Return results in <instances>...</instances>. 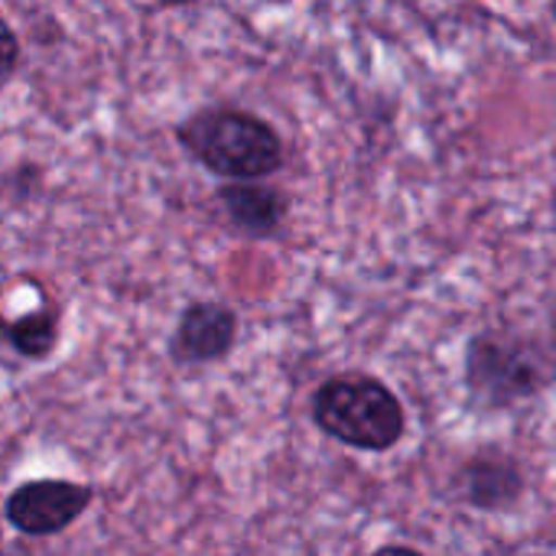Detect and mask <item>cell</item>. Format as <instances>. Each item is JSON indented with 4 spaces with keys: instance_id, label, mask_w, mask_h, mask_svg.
Here are the masks:
<instances>
[{
    "instance_id": "obj_3",
    "label": "cell",
    "mask_w": 556,
    "mask_h": 556,
    "mask_svg": "<svg viewBox=\"0 0 556 556\" xmlns=\"http://www.w3.org/2000/svg\"><path fill=\"white\" fill-rule=\"evenodd\" d=\"M466 371L472 391L489 404L528 397L544 384V365L538 362V355L498 336H482L469 345Z\"/></svg>"
},
{
    "instance_id": "obj_4",
    "label": "cell",
    "mask_w": 556,
    "mask_h": 556,
    "mask_svg": "<svg viewBox=\"0 0 556 556\" xmlns=\"http://www.w3.org/2000/svg\"><path fill=\"white\" fill-rule=\"evenodd\" d=\"M91 505V489L65 479H39L20 485L7 498V521L26 538L62 534Z\"/></svg>"
},
{
    "instance_id": "obj_8",
    "label": "cell",
    "mask_w": 556,
    "mask_h": 556,
    "mask_svg": "<svg viewBox=\"0 0 556 556\" xmlns=\"http://www.w3.org/2000/svg\"><path fill=\"white\" fill-rule=\"evenodd\" d=\"M7 342L23 355V358H46L55 342H59V319L49 306H39L33 313L16 316L7 326Z\"/></svg>"
},
{
    "instance_id": "obj_1",
    "label": "cell",
    "mask_w": 556,
    "mask_h": 556,
    "mask_svg": "<svg viewBox=\"0 0 556 556\" xmlns=\"http://www.w3.org/2000/svg\"><path fill=\"white\" fill-rule=\"evenodd\" d=\"M176 137L205 169L228 179H264L283 166L277 130L248 111H195L176 127Z\"/></svg>"
},
{
    "instance_id": "obj_12",
    "label": "cell",
    "mask_w": 556,
    "mask_h": 556,
    "mask_svg": "<svg viewBox=\"0 0 556 556\" xmlns=\"http://www.w3.org/2000/svg\"><path fill=\"white\" fill-rule=\"evenodd\" d=\"M554 16H556V0H554Z\"/></svg>"
},
{
    "instance_id": "obj_11",
    "label": "cell",
    "mask_w": 556,
    "mask_h": 556,
    "mask_svg": "<svg viewBox=\"0 0 556 556\" xmlns=\"http://www.w3.org/2000/svg\"><path fill=\"white\" fill-rule=\"evenodd\" d=\"M270 3H283V0H270Z\"/></svg>"
},
{
    "instance_id": "obj_2",
    "label": "cell",
    "mask_w": 556,
    "mask_h": 556,
    "mask_svg": "<svg viewBox=\"0 0 556 556\" xmlns=\"http://www.w3.org/2000/svg\"><path fill=\"white\" fill-rule=\"evenodd\" d=\"M319 430L352 450L384 453L404 437V407L388 384L368 375L329 378L313 397Z\"/></svg>"
},
{
    "instance_id": "obj_9",
    "label": "cell",
    "mask_w": 556,
    "mask_h": 556,
    "mask_svg": "<svg viewBox=\"0 0 556 556\" xmlns=\"http://www.w3.org/2000/svg\"><path fill=\"white\" fill-rule=\"evenodd\" d=\"M16 59H20L16 33L7 26V29H3V78H10V75H13V68H16Z\"/></svg>"
},
{
    "instance_id": "obj_5",
    "label": "cell",
    "mask_w": 556,
    "mask_h": 556,
    "mask_svg": "<svg viewBox=\"0 0 556 556\" xmlns=\"http://www.w3.org/2000/svg\"><path fill=\"white\" fill-rule=\"evenodd\" d=\"M238 339V316L225 303H192L173 332L169 355L179 365H208L231 352Z\"/></svg>"
},
{
    "instance_id": "obj_7",
    "label": "cell",
    "mask_w": 556,
    "mask_h": 556,
    "mask_svg": "<svg viewBox=\"0 0 556 556\" xmlns=\"http://www.w3.org/2000/svg\"><path fill=\"white\" fill-rule=\"evenodd\" d=\"M521 489H525L521 472L515 469V463L502 456H479L463 469V492L476 508L492 511V508L515 505Z\"/></svg>"
},
{
    "instance_id": "obj_6",
    "label": "cell",
    "mask_w": 556,
    "mask_h": 556,
    "mask_svg": "<svg viewBox=\"0 0 556 556\" xmlns=\"http://www.w3.org/2000/svg\"><path fill=\"white\" fill-rule=\"evenodd\" d=\"M218 202H222L225 215L231 218V225L251 238H267V235L280 231V225L287 218V199L277 189L251 182V179H235V182L222 186Z\"/></svg>"
},
{
    "instance_id": "obj_10",
    "label": "cell",
    "mask_w": 556,
    "mask_h": 556,
    "mask_svg": "<svg viewBox=\"0 0 556 556\" xmlns=\"http://www.w3.org/2000/svg\"><path fill=\"white\" fill-rule=\"evenodd\" d=\"M163 3H195V0H163Z\"/></svg>"
}]
</instances>
